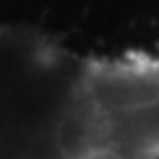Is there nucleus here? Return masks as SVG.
I'll use <instances>...</instances> for the list:
<instances>
[{
  "label": "nucleus",
  "instance_id": "nucleus-1",
  "mask_svg": "<svg viewBox=\"0 0 159 159\" xmlns=\"http://www.w3.org/2000/svg\"><path fill=\"white\" fill-rule=\"evenodd\" d=\"M91 60L0 27V159H102Z\"/></svg>",
  "mask_w": 159,
  "mask_h": 159
}]
</instances>
